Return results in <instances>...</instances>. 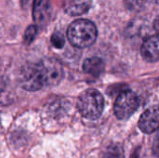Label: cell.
<instances>
[{
	"mask_svg": "<svg viewBox=\"0 0 159 158\" xmlns=\"http://www.w3.org/2000/svg\"><path fill=\"white\" fill-rule=\"evenodd\" d=\"M97 35L98 32L95 24L84 19L73 21L67 30V37L70 43L79 48L92 46L97 39Z\"/></svg>",
	"mask_w": 159,
	"mask_h": 158,
	"instance_id": "obj_1",
	"label": "cell"
},
{
	"mask_svg": "<svg viewBox=\"0 0 159 158\" xmlns=\"http://www.w3.org/2000/svg\"><path fill=\"white\" fill-rule=\"evenodd\" d=\"M77 109L83 117L89 120H97L104 109L103 96L94 88L87 89L77 99Z\"/></svg>",
	"mask_w": 159,
	"mask_h": 158,
	"instance_id": "obj_2",
	"label": "cell"
},
{
	"mask_svg": "<svg viewBox=\"0 0 159 158\" xmlns=\"http://www.w3.org/2000/svg\"><path fill=\"white\" fill-rule=\"evenodd\" d=\"M19 84L28 91L40 90L46 87L45 78L38 62L24 65L19 74Z\"/></svg>",
	"mask_w": 159,
	"mask_h": 158,
	"instance_id": "obj_3",
	"label": "cell"
},
{
	"mask_svg": "<svg viewBox=\"0 0 159 158\" xmlns=\"http://www.w3.org/2000/svg\"><path fill=\"white\" fill-rule=\"evenodd\" d=\"M139 104L140 101L135 92L129 89L123 90L118 94L115 102V115L120 120H127L136 112Z\"/></svg>",
	"mask_w": 159,
	"mask_h": 158,
	"instance_id": "obj_4",
	"label": "cell"
},
{
	"mask_svg": "<svg viewBox=\"0 0 159 158\" xmlns=\"http://www.w3.org/2000/svg\"><path fill=\"white\" fill-rule=\"evenodd\" d=\"M44 78L46 87H53L58 85L63 77V69L60 61L53 58H46L38 61Z\"/></svg>",
	"mask_w": 159,
	"mask_h": 158,
	"instance_id": "obj_5",
	"label": "cell"
},
{
	"mask_svg": "<svg viewBox=\"0 0 159 158\" xmlns=\"http://www.w3.org/2000/svg\"><path fill=\"white\" fill-rule=\"evenodd\" d=\"M33 19L37 26L47 25L52 14L51 4L49 0H35L33 5Z\"/></svg>",
	"mask_w": 159,
	"mask_h": 158,
	"instance_id": "obj_6",
	"label": "cell"
},
{
	"mask_svg": "<svg viewBox=\"0 0 159 158\" xmlns=\"http://www.w3.org/2000/svg\"><path fill=\"white\" fill-rule=\"evenodd\" d=\"M158 106L154 105L144 111L141 115L139 120L140 129L146 133L150 134L155 132L158 128Z\"/></svg>",
	"mask_w": 159,
	"mask_h": 158,
	"instance_id": "obj_7",
	"label": "cell"
},
{
	"mask_svg": "<svg viewBox=\"0 0 159 158\" xmlns=\"http://www.w3.org/2000/svg\"><path fill=\"white\" fill-rule=\"evenodd\" d=\"M141 54L146 61L156 62L158 61V37L157 34L150 36L143 41L141 47Z\"/></svg>",
	"mask_w": 159,
	"mask_h": 158,
	"instance_id": "obj_8",
	"label": "cell"
},
{
	"mask_svg": "<svg viewBox=\"0 0 159 158\" xmlns=\"http://www.w3.org/2000/svg\"><path fill=\"white\" fill-rule=\"evenodd\" d=\"M91 3V0H64L63 9L71 16H78L89 10Z\"/></svg>",
	"mask_w": 159,
	"mask_h": 158,
	"instance_id": "obj_9",
	"label": "cell"
},
{
	"mask_svg": "<svg viewBox=\"0 0 159 158\" xmlns=\"http://www.w3.org/2000/svg\"><path fill=\"white\" fill-rule=\"evenodd\" d=\"M105 69V63L99 57H90L85 60L83 63V71L92 76H100Z\"/></svg>",
	"mask_w": 159,
	"mask_h": 158,
	"instance_id": "obj_10",
	"label": "cell"
},
{
	"mask_svg": "<svg viewBox=\"0 0 159 158\" xmlns=\"http://www.w3.org/2000/svg\"><path fill=\"white\" fill-rule=\"evenodd\" d=\"M102 158H125L124 150L118 143H112L105 150Z\"/></svg>",
	"mask_w": 159,
	"mask_h": 158,
	"instance_id": "obj_11",
	"label": "cell"
},
{
	"mask_svg": "<svg viewBox=\"0 0 159 158\" xmlns=\"http://www.w3.org/2000/svg\"><path fill=\"white\" fill-rule=\"evenodd\" d=\"M37 26L36 25H30L26 30H25V33H24V35H23V42L24 44L26 45H30L34 39L35 38L36 34H37Z\"/></svg>",
	"mask_w": 159,
	"mask_h": 158,
	"instance_id": "obj_12",
	"label": "cell"
},
{
	"mask_svg": "<svg viewBox=\"0 0 159 158\" xmlns=\"http://www.w3.org/2000/svg\"><path fill=\"white\" fill-rule=\"evenodd\" d=\"M64 43H65L64 37L61 33L56 32V33H54L52 34V36H51V44L53 45L54 47L62 48L63 46H64Z\"/></svg>",
	"mask_w": 159,
	"mask_h": 158,
	"instance_id": "obj_13",
	"label": "cell"
},
{
	"mask_svg": "<svg viewBox=\"0 0 159 158\" xmlns=\"http://www.w3.org/2000/svg\"><path fill=\"white\" fill-rule=\"evenodd\" d=\"M148 2L147 0H125L127 7L131 10H140Z\"/></svg>",
	"mask_w": 159,
	"mask_h": 158,
	"instance_id": "obj_14",
	"label": "cell"
},
{
	"mask_svg": "<svg viewBox=\"0 0 159 158\" xmlns=\"http://www.w3.org/2000/svg\"><path fill=\"white\" fill-rule=\"evenodd\" d=\"M21 1V6L24 8H28L30 7H33L34 3L35 2V0H20Z\"/></svg>",
	"mask_w": 159,
	"mask_h": 158,
	"instance_id": "obj_15",
	"label": "cell"
},
{
	"mask_svg": "<svg viewBox=\"0 0 159 158\" xmlns=\"http://www.w3.org/2000/svg\"><path fill=\"white\" fill-rule=\"evenodd\" d=\"M147 1H152V2H153V1H156V2H157V0H147Z\"/></svg>",
	"mask_w": 159,
	"mask_h": 158,
	"instance_id": "obj_16",
	"label": "cell"
},
{
	"mask_svg": "<svg viewBox=\"0 0 159 158\" xmlns=\"http://www.w3.org/2000/svg\"><path fill=\"white\" fill-rule=\"evenodd\" d=\"M0 122H1V120H0Z\"/></svg>",
	"mask_w": 159,
	"mask_h": 158,
	"instance_id": "obj_17",
	"label": "cell"
}]
</instances>
